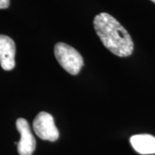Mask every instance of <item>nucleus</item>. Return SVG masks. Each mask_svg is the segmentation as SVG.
<instances>
[{
  "instance_id": "obj_1",
  "label": "nucleus",
  "mask_w": 155,
  "mask_h": 155,
  "mask_svg": "<svg viewBox=\"0 0 155 155\" xmlns=\"http://www.w3.org/2000/svg\"><path fill=\"white\" fill-rule=\"evenodd\" d=\"M95 31L107 49L119 57L131 55L134 42L129 33L109 13L102 12L93 20Z\"/></svg>"
},
{
  "instance_id": "obj_6",
  "label": "nucleus",
  "mask_w": 155,
  "mask_h": 155,
  "mask_svg": "<svg viewBox=\"0 0 155 155\" xmlns=\"http://www.w3.org/2000/svg\"><path fill=\"white\" fill-rule=\"evenodd\" d=\"M130 143L133 148L140 154L155 153V137L151 134H135L131 136Z\"/></svg>"
},
{
  "instance_id": "obj_3",
  "label": "nucleus",
  "mask_w": 155,
  "mask_h": 155,
  "mask_svg": "<svg viewBox=\"0 0 155 155\" xmlns=\"http://www.w3.org/2000/svg\"><path fill=\"white\" fill-rule=\"evenodd\" d=\"M33 129L39 138L44 140L55 141L59 139V130L56 127L54 117L48 112H40L33 122Z\"/></svg>"
},
{
  "instance_id": "obj_5",
  "label": "nucleus",
  "mask_w": 155,
  "mask_h": 155,
  "mask_svg": "<svg viewBox=\"0 0 155 155\" xmlns=\"http://www.w3.org/2000/svg\"><path fill=\"white\" fill-rule=\"evenodd\" d=\"M16 45L14 41L5 35H0V65L5 71L12 70L15 65Z\"/></svg>"
},
{
  "instance_id": "obj_2",
  "label": "nucleus",
  "mask_w": 155,
  "mask_h": 155,
  "mask_svg": "<svg viewBox=\"0 0 155 155\" xmlns=\"http://www.w3.org/2000/svg\"><path fill=\"white\" fill-rule=\"evenodd\" d=\"M54 55L62 68L72 75H77L84 66L82 55L74 48L64 42L54 46Z\"/></svg>"
},
{
  "instance_id": "obj_4",
  "label": "nucleus",
  "mask_w": 155,
  "mask_h": 155,
  "mask_svg": "<svg viewBox=\"0 0 155 155\" xmlns=\"http://www.w3.org/2000/svg\"><path fill=\"white\" fill-rule=\"evenodd\" d=\"M16 126L21 136L20 140L17 143L18 153L20 155H32L35 149L36 142L27 120L18 118Z\"/></svg>"
},
{
  "instance_id": "obj_8",
  "label": "nucleus",
  "mask_w": 155,
  "mask_h": 155,
  "mask_svg": "<svg viewBox=\"0 0 155 155\" xmlns=\"http://www.w3.org/2000/svg\"><path fill=\"white\" fill-rule=\"evenodd\" d=\"M151 1H153V3H155V0H151Z\"/></svg>"
},
{
  "instance_id": "obj_7",
  "label": "nucleus",
  "mask_w": 155,
  "mask_h": 155,
  "mask_svg": "<svg viewBox=\"0 0 155 155\" xmlns=\"http://www.w3.org/2000/svg\"><path fill=\"white\" fill-rule=\"evenodd\" d=\"M11 4L10 0H0V9H7Z\"/></svg>"
}]
</instances>
